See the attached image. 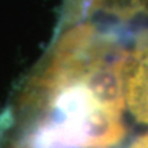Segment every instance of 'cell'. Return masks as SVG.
<instances>
[{
    "label": "cell",
    "instance_id": "6da1fadb",
    "mask_svg": "<svg viewBox=\"0 0 148 148\" xmlns=\"http://www.w3.org/2000/svg\"><path fill=\"white\" fill-rule=\"evenodd\" d=\"M126 103L138 121L148 123V43L138 48L130 63Z\"/></svg>",
    "mask_w": 148,
    "mask_h": 148
},
{
    "label": "cell",
    "instance_id": "7a4b0ae2",
    "mask_svg": "<svg viewBox=\"0 0 148 148\" xmlns=\"http://www.w3.org/2000/svg\"><path fill=\"white\" fill-rule=\"evenodd\" d=\"M130 148H148V132L140 137H137L135 141L132 142V145Z\"/></svg>",
    "mask_w": 148,
    "mask_h": 148
}]
</instances>
